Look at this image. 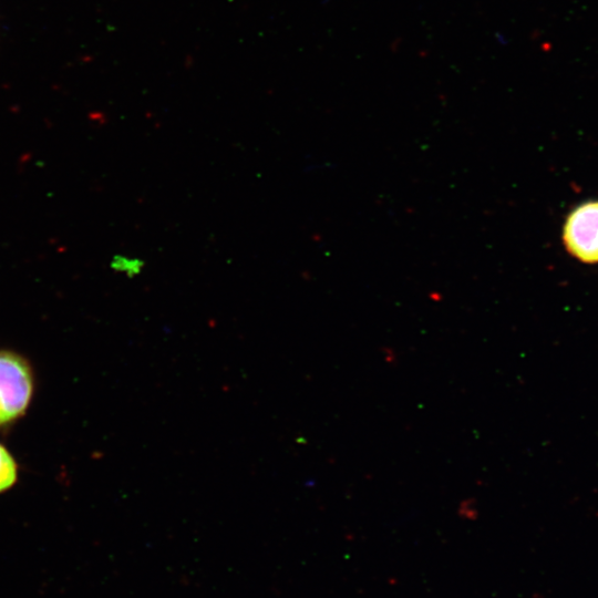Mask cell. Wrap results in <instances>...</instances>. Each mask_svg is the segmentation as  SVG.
<instances>
[{
  "instance_id": "1",
  "label": "cell",
  "mask_w": 598,
  "mask_h": 598,
  "mask_svg": "<svg viewBox=\"0 0 598 598\" xmlns=\"http://www.w3.org/2000/svg\"><path fill=\"white\" fill-rule=\"evenodd\" d=\"M33 375L19 354L0 350V427L21 416L32 396Z\"/></svg>"
},
{
  "instance_id": "2",
  "label": "cell",
  "mask_w": 598,
  "mask_h": 598,
  "mask_svg": "<svg viewBox=\"0 0 598 598\" xmlns=\"http://www.w3.org/2000/svg\"><path fill=\"white\" fill-rule=\"evenodd\" d=\"M563 241L577 259L587 264L598 262V200L586 202L568 215Z\"/></svg>"
},
{
  "instance_id": "3",
  "label": "cell",
  "mask_w": 598,
  "mask_h": 598,
  "mask_svg": "<svg viewBox=\"0 0 598 598\" xmlns=\"http://www.w3.org/2000/svg\"><path fill=\"white\" fill-rule=\"evenodd\" d=\"M17 477V463L9 451L0 444V493L10 488Z\"/></svg>"
},
{
  "instance_id": "4",
  "label": "cell",
  "mask_w": 598,
  "mask_h": 598,
  "mask_svg": "<svg viewBox=\"0 0 598 598\" xmlns=\"http://www.w3.org/2000/svg\"><path fill=\"white\" fill-rule=\"evenodd\" d=\"M111 268L115 272L123 274L128 278H134L143 272L145 261L140 257L115 255L112 258Z\"/></svg>"
}]
</instances>
